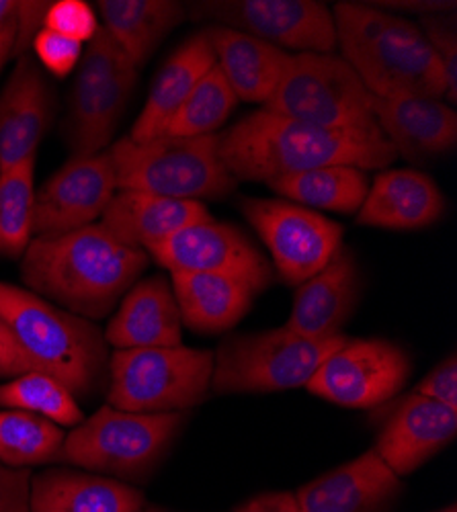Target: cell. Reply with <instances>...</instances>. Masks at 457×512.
I'll return each mask as SVG.
<instances>
[{"label": "cell", "instance_id": "6da1fadb", "mask_svg": "<svg viewBox=\"0 0 457 512\" xmlns=\"http://www.w3.org/2000/svg\"><path fill=\"white\" fill-rule=\"evenodd\" d=\"M220 158L240 181L271 183L279 177L322 166H357L382 170L398 156L384 134L324 130L267 109L248 113L218 134Z\"/></svg>", "mask_w": 457, "mask_h": 512}, {"label": "cell", "instance_id": "7a4b0ae2", "mask_svg": "<svg viewBox=\"0 0 457 512\" xmlns=\"http://www.w3.org/2000/svg\"><path fill=\"white\" fill-rule=\"evenodd\" d=\"M150 256L117 242L101 224L62 236L33 238L21 256L31 293L87 320L107 318L140 279Z\"/></svg>", "mask_w": 457, "mask_h": 512}, {"label": "cell", "instance_id": "3957f363", "mask_svg": "<svg viewBox=\"0 0 457 512\" xmlns=\"http://www.w3.org/2000/svg\"><path fill=\"white\" fill-rule=\"evenodd\" d=\"M341 58L373 97L445 101L443 70L419 25L371 3L332 7Z\"/></svg>", "mask_w": 457, "mask_h": 512}, {"label": "cell", "instance_id": "277c9868", "mask_svg": "<svg viewBox=\"0 0 457 512\" xmlns=\"http://www.w3.org/2000/svg\"><path fill=\"white\" fill-rule=\"evenodd\" d=\"M0 318L39 371L56 377L74 398H89L107 375L105 334L27 289L0 281Z\"/></svg>", "mask_w": 457, "mask_h": 512}, {"label": "cell", "instance_id": "5b68a950", "mask_svg": "<svg viewBox=\"0 0 457 512\" xmlns=\"http://www.w3.org/2000/svg\"><path fill=\"white\" fill-rule=\"evenodd\" d=\"M109 156L117 191L201 201L226 197L238 185L220 158L218 134L158 136L146 142L121 138L109 148Z\"/></svg>", "mask_w": 457, "mask_h": 512}, {"label": "cell", "instance_id": "8992f818", "mask_svg": "<svg viewBox=\"0 0 457 512\" xmlns=\"http://www.w3.org/2000/svg\"><path fill=\"white\" fill-rule=\"evenodd\" d=\"M185 422L187 412L140 414L107 404L66 433L56 461L115 480H140L169 453Z\"/></svg>", "mask_w": 457, "mask_h": 512}, {"label": "cell", "instance_id": "52a82bcc", "mask_svg": "<svg viewBox=\"0 0 457 512\" xmlns=\"http://www.w3.org/2000/svg\"><path fill=\"white\" fill-rule=\"evenodd\" d=\"M107 375V404L117 410L187 412L212 390L214 353L185 345L113 351Z\"/></svg>", "mask_w": 457, "mask_h": 512}, {"label": "cell", "instance_id": "ba28073f", "mask_svg": "<svg viewBox=\"0 0 457 512\" xmlns=\"http://www.w3.org/2000/svg\"><path fill=\"white\" fill-rule=\"evenodd\" d=\"M373 99L341 54H292L263 109L324 130L382 134Z\"/></svg>", "mask_w": 457, "mask_h": 512}, {"label": "cell", "instance_id": "9c48e42d", "mask_svg": "<svg viewBox=\"0 0 457 512\" xmlns=\"http://www.w3.org/2000/svg\"><path fill=\"white\" fill-rule=\"evenodd\" d=\"M345 340V334L314 340L283 326L255 334H230L214 353L212 392L228 396L306 388L322 361Z\"/></svg>", "mask_w": 457, "mask_h": 512}, {"label": "cell", "instance_id": "30bf717a", "mask_svg": "<svg viewBox=\"0 0 457 512\" xmlns=\"http://www.w3.org/2000/svg\"><path fill=\"white\" fill-rule=\"evenodd\" d=\"M140 70L101 27L78 62L64 136L72 156L103 152L128 109Z\"/></svg>", "mask_w": 457, "mask_h": 512}, {"label": "cell", "instance_id": "8fae6325", "mask_svg": "<svg viewBox=\"0 0 457 512\" xmlns=\"http://www.w3.org/2000/svg\"><path fill=\"white\" fill-rule=\"evenodd\" d=\"M191 19L253 35L289 54H332L337 27L320 0H216L187 7Z\"/></svg>", "mask_w": 457, "mask_h": 512}, {"label": "cell", "instance_id": "7c38bea8", "mask_svg": "<svg viewBox=\"0 0 457 512\" xmlns=\"http://www.w3.org/2000/svg\"><path fill=\"white\" fill-rule=\"evenodd\" d=\"M240 211L271 252L273 271L302 285L343 246L345 228L322 213L285 199H242Z\"/></svg>", "mask_w": 457, "mask_h": 512}, {"label": "cell", "instance_id": "4fadbf2b", "mask_svg": "<svg viewBox=\"0 0 457 512\" xmlns=\"http://www.w3.org/2000/svg\"><path fill=\"white\" fill-rule=\"evenodd\" d=\"M412 371L408 353L384 338H347L330 353L306 388L330 404L369 410L396 398Z\"/></svg>", "mask_w": 457, "mask_h": 512}, {"label": "cell", "instance_id": "5bb4252c", "mask_svg": "<svg viewBox=\"0 0 457 512\" xmlns=\"http://www.w3.org/2000/svg\"><path fill=\"white\" fill-rule=\"evenodd\" d=\"M171 273H212L238 279L263 293L275 277L267 256L236 226L207 220L189 226L148 250Z\"/></svg>", "mask_w": 457, "mask_h": 512}, {"label": "cell", "instance_id": "9a60e30c", "mask_svg": "<svg viewBox=\"0 0 457 512\" xmlns=\"http://www.w3.org/2000/svg\"><path fill=\"white\" fill-rule=\"evenodd\" d=\"M117 193L109 150L70 160L35 191L33 238L62 236L93 226Z\"/></svg>", "mask_w": 457, "mask_h": 512}, {"label": "cell", "instance_id": "2e32d148", "mask_svg": "<svg viewBox=\"0 0 457 512\" xmlns=\"http://www.w3.org/2000/svg\"><path fill=\"white\" fill-rule=\"evenodd\" d=\"M457 435V410L408 394L384 418L376 449L392 472L408 476L441 453Z\"/></svg>", "mask_w": 457, "mask_h": 512}, {"label": "cell", "instance_id": "e0dca14e", "mask_svg": "<svg viewBox=\"0 0 457 512\" xmlns=\"http://www.w3.org/2000/svg\"><path fill=\"white\" fill-rule=\"evenodd\" d=\"M56 113V97L31 54L17 64L0 95V170L37 154Z\"/></svg>", "mask_w": 457, "mask_h": 512}, {"label": "cell", "instance_id": "ac0fdd59", "mask_svg": "<svg viewBox=\"0 0 457 512\" xmlns=\"http://www.w3.org/2000/svg\"><path fill=\"white\" fill-rule=\"evenodd\" d=\"M359 300L361 271L351 248L341 246L322 271L298 285L292 314L283 328L314 340L343 336Z\"/></svg>", "mask_w": 457, "mask_h": 512}, {"label": "cell", "instance_id": "d6986e66", "mask_svg": "<svg viewBox=\"0 0 457 512\" xmlns=\"http://www.w3.org/2000/svg\"><path fill=\"white\" fill-rule=\"evenodd\" d=\"M373 117L396 156L410 164H425L455 150L457 113L443 99L376 97Z\"/></svg>", "mask_w": 457, "mask_h": 512}, {"label": "cell", "instance_id": "ffe728a7", "mask_svg": "<svg viewBox=\"0 0 457 512\" xmlns=\"http://www.w3.org/2000/svg\"><path fill=\"white\" fill-rule=\"evenodd\" d=\"M400 490V478L376 449H369L308 482L294 496L300 512H384Z\"/></svg>", "mask_w": 457, "mask_h": 512}, {"label": "cell", "instance_id": "44dd1931", "mask_svg": "<svg viewBox=\"0 0 457 512\" xmlns=\"http://www.w3.org/2000/svg\"><path fill=\"white\" fill-rule=\"evenodd\" d=\"M447 207L439 185L417 168H388L373 177L357 211V224L382 230H423Z\"/></svg>", "mask_w": 457, "mask_h": 512}, {"label": "cell", "instance_id": "7402d4cb", "mask_svg": "<svg viewBox=\"0 0 457 512\" xmlns=\"http://www.w3.org/2000/svg\"><path fill=\"white\" fill-rule=\"evenodd\" d=\"M183 318L171 281L154 275L136 281L121 297L105 330L107 345L115 351L179 347L183 345Z\"/></svg>", "mask_w": 457, "mask_h": 512}, {"label": "cell", "instance_id": "603a6c76", "mask_svg": "<svg viewBox=\"0 0 457 512\" xmlns=\"http://www.w3.org/2000/svg\"><path fill=\"white\" fill-rule=\"evenodd\" d=\"M207 220H212V216L201 201L117 191L99 224L117 242L148 250L173 234Z\"/></svg>", "mask_w": 457, "mask_h": 512}, {"label": "cell", "instance_id": "cb8c5ba5", "mask_svg": "<svg viewBox=\"0 0 457 512\" xmlns=\"http://www.w3.org/2000/svg\"><path fill=\"white\" fill-rule=\"evenodd\" d=\"M216 54V66L238 101L267 105L279 87L292 54L248 33L207 25L201 29Z\"/></svg>", "mask_w": 457, "mask_h": 512}, {"label": "cell", "instance_id": "d4e9b609", "mask_svg": "<svg viewBox=\"0 0 457 512\" xmlns=\"http://www.w3.org/2000/svg\"><path fill=\"white\" fill-rule=\"evenodd\" d=\"M144 494L121 480L52 467L31 478L27 512H138Z\"/></svg>", "mask_w": 457, "mask_h": 512}, {"label": "cell", "instance_id": "484cf974", "mask_svg": "<svg viewBox=\"0 0 457 512\" xmlns=\"http://www.w3.org/2000/svg\"><path fill=\"white\" fill-rule=\"evenodd\" d=\"M216 66V54L203 31L191 35L166 58L132 127L130 140L146 142L164 134L195 84Z\"/></svg>", "mask_w": 457, "mask_h": 512}, {"label": "cell", "instance_id": "4316f807", "mask_svg": "<svg viewBox=\"0 0 457 512\" xmlns=\"http://www.w3.org/2000/svg\"><path fill=\"white\" fill-rule=\"evenodd\" d=\"M183 324L193 332L232 330L253 308L255 291L246 283L212 273H171Z\"/></svg>", "mask_w": 457, "mask_h": 512}, {"label": "cell", "instance_id": "83f0119b", "mask_svg": "<svg viewBox=\"0 0 457 512\" xmlns=\"http://www.w3.org/2000/svg\"><path fill=\"white\" fill-rule=\"evenodd\" d=\"M97 11L101 27L138 70L189 15L175 0H99Z\"/></svg>", "mask_w": 457, "mask_h": 512}, {"label": "cell", "instance_id": "f1b7e54d", "mask_svg": "<svg viewBox=\"0 0 457 512\" xmlns=\"http://www.w3.org/2000/svg\"><path fill=\"white\" fill-rule=\"evenodd\" d=\"M369 183L367 170L339 164L279 177L267 183V187L285 201L308 209L357 213L367 197Z\"/></svg>", "mask_w": 457, "mask_h": 512}, {"label": "cell", "instance_id": "f546056e", "mask_svg": "<svg viewBox=\"0 0 457 512\" xmlns=\"http://www.w3.org/2000/svg\"><path fill=\"white\" fill-rule=\"evenodd\" d=\"M60 424L25 410H0V463L15 469L52 463L64 445Z\"/></svg>", "mask_w": 457, "mask_h": 512}, {"label": "cell", "instance_id": "4dcf8cb0", "mask_svg": "<svg viewBox=\"0 0 457 512\" xmlns=\"http://www.w3.org/2000/svg\"><path fill=\"white\" fill-rule=\"evenodd\" d=\"M37 154L0 170V256L21 259L33 240Z\"/></svg>", "mask_w": 457, "mask_h": 512}, {"label": "cell", "instance_id": "1f68e13d", "mask_svg": "<svg viewBox=\"0 0 457 512\" xmlns=\"http://www.w3.org/2000/svg\"><path fill=\"white\" fill-rule=\"evenodd\" d=\"M236 93L230 89L228 80L214 66L189 93L185 103L179 107L171 123L166 125L162 136L173 138H199L218 134L220 127L228 121L238 105Z\"/></svg>", "mask_w": 457, "mask_h": 512}, {"label": "cell", "instance_id": "d6a6232c", "mask_svg": "<svg viewBox=\"0 0 457 512\" xmlns=\"http://www.w3.org/2000/svg\"><path fill=\"white\" fill-rule=\"evenodd\" d=\"M0 408L39 414L60 424L62 429L64 426L74 429L76 424L85 420V414H82L68 388L44 371H29L13 377L9 383H3L0 386Z\"/></svg>", "mask_w": 457, "mask_h": 512}, {"label": "cell", "instance_id": "836d02e7", "mask_svg": "<svg viewBox=\"0 0 457 512\" xmlns=\"http://www.w3.org/2000/svg\"><path fill=\"white\" fill-rule=\"evenodd\" d=\"M419 29L431 46L445 80V101L457 103V19L455 11L421 15Z\"/></svg>", "mask_w": 457, "mask_h": 512}, {"label": "cell", "instance_id": "e575fe53", "mask_svg": "<svg viewBox=\"0 0 457 512\" xmlns=\"http://www.w3.org/2000/svg\"><path fill=\"white\" fill-rule=\"evenodd\" d=\"M44 27L80 44H89L101 29V23L95 9L85 0H56L46 11Z\"/></svg>", "mask_w": 457, "mask_h": 512}, {"label": "cell", "instance_id": "d590c367", "mask_svg": "<svg viewBox=\"0 0 457 512\" xmlns=\"http://www.w3.org/2000/svg\"><path fill=\"white\" fill-rule=\"evenodd\" d=\"M31 48L39 64L58 78L68 76L78 66L82 52H85V44H80L76 39L64 37L56 31H50L46 27L39 29Z\"/></svg>", "mask_w": 457, "mask_h": 512}, {"label": "cell", "instance_id": "8d00e7d4", "mask_svg": "<svg viewBox=\"0 0 457 512\" xmlns=\"http://www.w3.org/2000/svg\"><path fill=\"white\" fill-rule=\"evenodd\" d=\"M417 394L431 398L447 408L457 410V357H455V353L445 357L429 375H425L419 381Z\"/></svg>", "mask_w": 457, "mask_h": 512}, {"label": "cell", "instance_id": "74e56055", "mask_svg": "<svg viewBox=\"0 0 457 512\" xmlns=\"http://www.w3.org/2000/svg\"><path fill=\"white\" fill-rule=\"evenodd\" d=\"M31 469H15L0 463V512H27Z\"/></svg>", "mask_w": 457, "mask_h": 512}, {"label": "cell", "instance_id": "f35d334b", "mask_svg": "<svg viewBox=\"0 0 457 512\" xmlns=\"http://www.w3.org/2000/svg\"><path fill=\"white\" fill-rule=\"evenodd\" d=\"M29 371H39V367L19 345L7 322L0 318V377H19Z\"/></svg>", "mask_w": 457, "mask_h": 512}, {"label": "cell", "instance_id": "ab89813d", "mask_svg": "<svg viewBox=\"0 0 457 512\" xmlns=\"http://www.w3.org/2000/svg\"><path fill=\"white\" fill-rule=\"evenodd\" d=\"M50 3H27V0H19V27H17V41L13 56L21 58L29 54V48L33 46V39L44 27V17Z\"/></svg>", "mask_w": 457, "mask_h": 512}, {"label": "cell", "instance_id": "60d3db41", "mask_svg": "<svg viewBox=\"0 0 457 512\" xmlns=\"http://www.w3.org/2000/svg\"><path fill=\"white\" fill-rule=\"evenodd\" d=\"M19 27V0H0V72L13 56Z\"/></svg>", "mask_w": 457, "mask_h": 512}, {"label": "cell", "instance_id": "b9f144b4", "mask_svg": "<svg viewBox=\"0 0 457 512\" xmlns=\"http://www.w3.org/2000/svg\"><path fill=\"white\" fill-rule=\"evenodd\" d=\"M234 512H300L292 492H267L244 502Z\"/></svg>", "mask_w": 457, "mask_h": 512}, {"label": "cell", "instance_id": "7bdbcfd3", "mask_svg": "<svg viewBox=\"0 0 457 512\" xmlns=\"http://www.w3.org/2000/svg\"><path fill=\"white\" fill-rule=\"evenodd\" d=\"M138 512H171V510H164V508H158V506H148V504H144Z\"/></svg>", "mask_w": 457, "mask_h": 512}, {"label": "cell", "instance_id": "ee69618b", "mask_svg": "<svg viewBox=\"0 0 457 512\" xmlns=\"http://www.w3.org/2000/svg\"><path fill=\"white\" fill-rule=\"evenodd\" d=\"M435 512H457V506H455V502H453V504H449V506H445V508H441V510H435Z\"/></svg>", "mask_w": 457, "mask_h": 512}]
</instances>
